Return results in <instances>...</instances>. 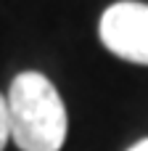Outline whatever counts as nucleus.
<instances>
[{
    "mask_svg": "<svg viewBox=\"0 0 148 151\" xmlns=\"http://www.w3.org/2000/svg\"><path fill=\"white\" fill-rule=\"evenodd\" d=\"M11 141L21 151H61L66 109L56 85L40 72H21L5 96Z\"/></svg>",
    "mask_w": 148,
    "mask_h": 151,
    "instance_id": "nucleus-1",
    "label": "nucleus"
},
{
    "mask_svg": "<svg viewBox=\"0 0 148 151\" xmlns=\"http://www.w3.org/2000/svg\"><path fill=\"white\" fill-rule=\"evenodd\" d=\"M130 151H148V138H146V141H138Z\"/></svg>",
    "mask_w": 148,
    "mask_h": 151,
    "instance_id": "nucleus-4",
    "label": "nucleus"
},
{
    "mask_svg": "<svg viewBox=\"0 0 148 151\" xmlns=\"http://www.w3.org/2000/svg\"><path fill=\"white\" fill-rule=\"evenodd\" d=\"M11 138V125H8V104H5V96H0V151L5 149Z\"/></svg>",
    "mask_w": 148,
    "mask_h": 151,
    "instance_id": "nucleus-3",
    "label": "nucleus"
},
{
    "mask_svg": "<svg viewBox=\"0 0 148 151\" xmlns=\"http://www.w3.org/2000/svg\"><path fill=\"white\" fill-rule=\"evenodd\" d=\"M101 40L114 56L148 66V5L114 3L101 16Z\"/></svg>",
    "mask_w": 148,
    "mask_h": 151,
    "instance_id": "nucleus-2",
    "label": "nucleus"
}]
</instances>
